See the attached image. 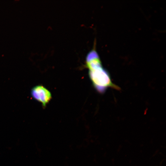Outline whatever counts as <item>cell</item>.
<instances>
[{"label":"cell","instance_id":"6da1fadb","mask_svg":"<svg viewBox=\"0 0 166 166\" xmlns=\"http://www.w3.org/2000/svg\"><path fill=\"white\" fill-rule=\"evenodd\" d=\"M90 78L95 88L100 93H103L108 88L119 90L113 83L109 73L102 67L101 62L92 63L87 66Z\"/></svg>","mask_w":166,"mask_h":166},{"label":"cell","instance_id":"7a4b0ae2","mask_svg":"<svg viewBox=\"0 0 166 166\" xmlns=\"http://www.w3.org/2000/svg\"><path fill=\"white\" fill-rule=\"evenodd\" d=\"M31 94L34 99L40 102L43 107L45 106L52 97L50 92L41 85L34 87L31 89Z\"/></svg>","mask_w":166,"mask_h":166}]
</instances>
